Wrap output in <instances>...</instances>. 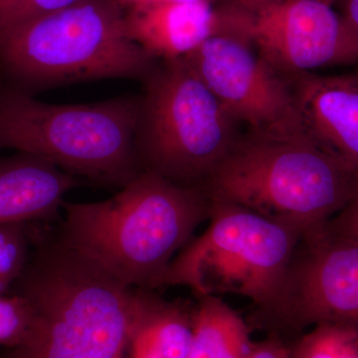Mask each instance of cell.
Listing matches in <instances>:
<instances>
[{"instance_id":"cell-1","label":"cell","mask_w":358,"mask_h":358,"mask_svg":"<svg viewBox=\"0 0 358 358\" xmlns=\"http://www.w3.org/2000/svg\"><path fill=\"white\" fill-rule=\"evenodd\" d=\"M57 236L128 288H162L176 254L210 216L200 187L141 171L103 201L63 204Z\"/></svg>"},{"instance_id":"cell-2","label":"cell","mask_w":358,"mask_h":358,"mask_svg":"<svg viewBox=\"0 0 358 358\" xmlns=\"http://www.w3.org/2000/svg\"><path fill=\"white\" fill-rule=\"evenodd\" d=\"M35 310L25 343L1 358H124L131 288L35 226L29 260L14 282Z\"/></svg>"},{"instance_id":"cell-3","label":"cell","mask_w":358,"mask_h":358,"mask_svg":"<svg viewBox=\"0 0 358 358\" xmlns=\"http://www.w3.org/2000/svg\"><path fill=\"white\" fill-rule=\"evenodd\" d=\"M358 173L298 129L240 134L202 186L210 200L256 212L301 236L326 229L352 197Z\"/></svg>"},{"instance_id":"cell-4","label":"cell","mask_w":358,"mask_h":358,"mask_svg":"<svg viewBox=\"0 0 358 358\" xmlns=\"http://www.w3.org/2000/svg\"><path fill=\"white\" fill-rule=\"evenodd\" d=\"M157 62L129 38L117 0H78L0 37V82L31 95L98 80L141 82Z\"/></svg>"},{"instance_id":"cell-5","label":"cell","mask_w":358,"mask_h":358,"mask_svg":"<svg viewBox=\"0 0 358 358\" xmlns=\"http://www.w3.org/2000/svg\"><path fill=\"white\" fill-rule=\"evenodd\" d=\"M138 108V95L59 105L0 82V152L37 155L87 183L121 189L141 173Z\"/></svg>"},{"instance_id":"cell-6","label":"cell","mask_w":358,"mask_h":358,"mask_svg":"<svg viewBox=\"0 0 358 358\" xmlns=\"http://www.w3.org/2000/svg\"><path fill=\"white\" fill-rule=\"evenodd\" d=\"M141 84L134 140L141 171L202 188L234 147L239 122L183 59L159 61Z\"/></svg>"},{"instance_id":"cell-7","label":"cell","mask_w":358,"mask_h":358,"mask_svg":"<svg viewBox=\"0 0 358 358\" xmlns=\"http://www.w3.org/2000/svg\"><path fill=\"white\" fill-rule=\"evenodd\" d=\"M208 228L173 259L164 287L183 286L197 299L237 294L253 301L259 317L274 308L301 233L260 214L211 200Z\"/></svg>"},{"instance_id":"cell-8","label":"cell","mask_w":358,"mask_h":358,"mask_svg":"<svg viewBox=\"0 0 358 358\" xmlns=\"http://www.w3.org/2000/svg\"><path fill=\"white\" fill-rule=\"evenodd\" d=\"M216 33L241 38L286 76L358 63V36L320 0H219Z\"/></svg>"},{"instance_id":"cell-9","label":"cell","mask_w":358,"mask_h":358,"mask_svg":"<svg viewBox=\"0 0 358 358\" xmlns=\"http://www.w3.org/2000/svg\"><path fill=\"white\" fill-rule=\"evenodd\" d=\"M258 322L271 334L317 324L358 331V243L324 230L301 238L277 305Z\"/></svg>"},{"instance_id":"cell-10","label":"cell","mask_w":358,"mask_h":358,"mask_svg":"<svg viewBox=\"0 0 358 358\" xmlns=\"http://www.w3.org/2000/svg\"><path fill=\"white\" fill-rule=\"evenodd\" d=\"M240 124L258 133L296 129L291 80L247 42L215 33L181 58Z\"/></svg>"},{"instance_id":"cell-11","label":"cell","mask_w":358,"mask_h":358,"mask_svg":"<svg viewBox=\"0 0 358 358\" xmlns=\"http://www.w3.org/2000/svg\"><path fill=\"white\" fill-rule=\"evenodd\" d=\"M296 129L358 173V75L289 76Z\"/></svg>"},{"instance_id":"cell-12","label":"cell","mask_w":358,"mask_h":358,"mask_svg":"<svg viewBox=\"0 0 358 358\" xmlns=\"http://www.w3.org/2000/svg\"><path fill=\"white\" fill-rule=\"evenodd\" d=\"M84 183L37 155L0 157V224L50 222L66 195Z\"/></svg>"},{"instance_id":"cell-13","label":"cell","mask_w":358,"mask_h":358,"mask_svg":"<svg viewBox=\"0 0 358 358\" xmlns=\"http://www.w3.org/2000/svg\"><path fill=\"white\" fill-rule=\"evenodd\" d=\"M124 20L129 38L157 61L185 57L217 30L211 2H178L129 11Z\"/></svg>"},{"instance_id":"cell-14","label":"cell","mask_w":358,"mask_h":358,"mask_svg":"<svg viewBox=\"0 0 358 358\" xmlns=\"http://www.w3.org/2000/svg\"><path fill=\"white\" fill-rule=\"evenodd\" d=\"M193 308L169 301L152 289L131 288L129 358H186L192 334Z\"/></svg>"},{"instance_id":"cell-15","label":"cell","mask_w":358,"mask_h":358,"mask_svg":"<svg viewBox=\"0 0 358 358\" xmlns=\"http://www.w3.org/2000/svg\"><path fill=\"white\" fill-rule=\"evenodd\" d=\"M253 343L246 322L220 296L199 298L186 358H249Z\"/></svg>"},{"instance_id":"cell-16","label":"cell","mask_w":358,"mask_h":358,"mask_svg":"<svg viewBox=\"0 0 358 358\" xmlns=\"http://www.w3.org/2000/svg\"><path fill=\"white\" fill-rule=\"evenodd\" d=\"M289 348L294 358H358V331L338 324H317Z\"/></svg>"},{"instance_id":"cell-17","label":"cell","mask_w":358,"mask_h":358,"mask_svg":"<svg viewBox=\"0 0 358 358\" xmlns=\"http://www.w3.org/2000/svg\"><path fill=\"white\" fill-rule=\"evenodd\" d=\"M35 223L0 224V294L13 286L29 260Z\"/></svg>"},{"instance_id":"cell-18","label":"cell","mask_w":358,"mask_h":358,"mask_svg":"<svg viewBox=\"0 0 358 358\" xmlns=\"http://www.w3.org/2000/svg\"><path fill=\"white\" fill-rule=\"evenodd\" d=\"M35 324V310L22 294H0V348L13 350L25 343Z\"/></svg>"},{"instance_id":"cell-19","label":"cell","mask_w":358,"mask_h":358,"mask_svg":"<svg viewBox=\"0 0 358 358\" xmlns=\"http://www.w3.org/2000/svg\"><path fill=\"white\" fill-rule=\"evenodd\" d=\"M78 0H0V37Z\"/></svg>"},{"instance_id":"cell-20","label":"cell","mask_w":358,"mask_h":358,"mask_svg":"<svg viewBox=\"0 0 358 358\" xmlns=\"http://www.w3.org/2000/svg\"><path fill=\"white\" fill-rule=\"evenodd\" d=\"M324 231L329 236L358 243V182L352 197L343 208L329 221Z\"/></svg>"},{"instance_id":"cell-21","label":"cell","mask_w":358,"mask_h":358,"mask_svg":"<svg viewBox=\"0 0 358 358\" xmlns=\"http://www.w3.org/2000/svg\"><path fill=\"white\" fill-rule=\"evenodd\" d=\"M249 358H294L291 348L275 334H271L265 341L254 343Z\"/></svg>"},{"instance_id":"cell-22","label":"cell","mask_w":358,"mask_h":358,"mask_svg":"<svg viewBox=\"0 0 358 358\" xmlns=\"http://www.w3.org/2000/svg\"><path fill=\"white\" fill-rule=\"evenodd\" d=\"M124 13L141 10L150 7L164 6V4L178 3V2H212V0H117Z\"/></svg>"},{"instance_id":"cell-23","label":"cell","mask_w":358,"mask_h":358,"mask_svg":"<svg viewBox=\"0 0 358 358\" xmlns=\"http://www.w3.org/2000/svg\"><path fill=\"white\" fill-rule=\"evenodd\" d=\"M341 15L358 36V0H345Z\"/></svg>"},{"instance_id":"cell-24","label":"cell","mask_w":358,"mask_h":358,"mask_svg":"<svg viewBox=\"0 0 358 358\" xmlns=\"http://www.w3.org/2000/svg\"><path fill=\"white\" fill-rule=\"evenodd\" d=\"M320 1L326 2L327 4H331V6H334V2L336 1V0H320Z\"/></svg>"},{"instance_id":"cell-25","label":"cell","mask_w":358,"mask_h":358,"mask_svg":"<svg viewBox=\"0 0 358 358\" xmlns=\"http://www.w3.org/2000/svg\"><path fill=\"white\" fill-rule=\"evenodd\" d=\"M219 1V0H212V2H213V3H216V2Z\"/></svg>"}]
</instances>
